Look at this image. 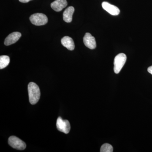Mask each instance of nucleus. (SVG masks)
Returning <instances> with one entry per match:
<instances>
[{"instance_id": "ddd939ff", "label": "nucleus", "mask_w": 152, "mask_h": 152, "mask_svg": "<svg viewBox=\"0 0 152 152\" xmlns=\"http://www.w3.org/2000/svg\"><path fill=\"white\" fill-rule=\"evenodd\" d=\"M113 148L110 144L105 143L101 147V152H113Z\"/></svg>"}, {"instance_id": "4468645a", "label": "nucleus", "mask_w": 152, "mask_h": 152, "mask_svg": "<svg viewBox=\"0 0 152 152\" xmlns=\"http://www.w3.org/2000/svg\"><path fill=\"white\" fill-rule=\"evenodd\" d=\"M20 2L23 3H26L30 1H32V0H19Z\"/></svg>"}, {"instance_id": "9b49d317", "label": "nucleus", "mask_w": 152, "mask_h": 152, "mask_svg": "<svg viewBox=\"0 0 152 152\" xmlns=\"http://www.w3.org/2000/svg\"><path fill=\"white\" fill-rule=\"evenodd\" d=\"M74 12H75V8L73 7H69L66 9L63 13L64 20L66 23H71L72 20V16Z\"/></svg>"}, {"instance_id": "6e6552de", "label": "nucleus", "mask_w": 152, "mask_h": 152, "mask_svg": "<svg viewBox=\"0 0 152 152\" xmlns=\"http://www.w3.org/2000/svg\"><path fill=\"white\" fill-rule=\"evenodd\" d=\"M21 34L19 32H14L11 33L6 38L4 44L6 46L10 45L18 40L21 37Z\"/></svg>"}, {"instance_id": "20e7f679", "label": "nucleus", "mask_w": 152, "mask_h": 152, "mask_svg": "<svg viewBox=\"0 0 152 152\" xmlns=\"http://www.w3.org/2000/svg\"><path fill=\"white\" fill-rule=\"evenodd\" d=\"M8 143L12 148L18 150H24L26 147V143L15 136L10 137L8 140Z\"/></svg>"}, {"instance_id": "f257e3e1", "label": "nucleus", "mask_w": 152, "mask_h": 152, "mask_svg": "<svg viewBox=\"0 0 152 152\" xmlns=\"http://www.w3.org/2000/svg\"><path fill=\"white\" fill-rule=\"evenodd\" d=\"M29 99L30 103L35 104L40 97L41 93L39 88L35 83L31 82L28 85Z\"/></svg>"}, {"instance_id": "9d476101", "label": "nucleus", "mask_w": 152, "mask_h": 152, "mask_svg": "<svg viewBox=\"0 0 152 152\" xmlns=\"http://www.w3.org/2000/svg\"><path fill=\"white\" fill-rule=\"evenodd\" d=\"M62 45L69 50H73L75 48V43L72 38L66 36L61 39Z\"/></svg>"}, {"instance_id": "2eb2a0df", "label": "nucleus", "mask_w": 152, "mask_h": 152, "mask_svg": "<svg viewBox=\"0 0 152 152\" xmlns=\"http://www.w3.org/2000/svg\"><path fill=\"white\" fill-rule=\"evenodd\" d=\"M148 71L149 73H150V74H151L152 75V66L148 68Z\"/></svg>"}, {"instance_id": "f03ea898", "label": "nucleus", "mask_w": 152, "mask_h": 152, "mask_svg": "<svg viewBox=\"0 0 152 152\" xmlns=\"http://www.w3.org/2000/svg\"><path fill=\"white\" fill-rule=\"evenodd\" d=\"M127 57L125 54L120 53L116 56L114 61V70L115 74L121 72L126 61Z\"/></svg>"}, {"instance_id": "423d86ee", "label": "nucleus", "mask_w": 152, "mask_h": 152, "mask_svg": "<svg viewBox=\"0 0 152 152\" xmlns=\"http://www.w3.org/2000/svg\"><path fill=\"white\" fill-rule=\"evenodd\" d=\"M83 42L87 48L91 50L96 48V39L89 33H86L83 38Z\"/></svg>"}, {"instance_id": "0eeeda50", "label": "nucleus", "mask_w": 152, "mask_h": 152, "mask_svg": "<svg viewBox=\"0 0 152 152\" xmlns=\"http://www.w3.org/2000/svg\"><path fill=\"white\" fill-rule=\"evenodd\" d=\"M102 7L105 10L112 15H118L120 13V10L118 8L107 2L102 3Z\"/></svg>"}, {"instance_id": "7ed1b4c3", "label": "nucleus", "mask_w": 152, "mask_h": 152, "mask_svg": "<svg viewBox=\"0 0 152 152\" xmlns=\"http://www.w3.org/2000/svg\"><path fill=\"white\" fill-rule=\"evenodd\" d=\"M30 20L33 25L37 26H43L48 22V17L42 13H36L31 15Z\"/></svg>"}, {"instance_id": "39448f33", "label": "nucleus", "mask_w": 152, "mask_h": 152, "mask_svg": "<svg viewBox=\"0 0 152 152\" xmlns=\"http://www.w3.org/2000/svg\"><path fill=\"white\" fill-rule=\"evenodd\" d=\"M56 126L58 130L66 134H68L70 131V124L69 121L63 120L60 117L57 119Z\"/></svg>"}, {"instance_id": "f8f14e48", "label": "nucleus", "mask_w": 152, "mask_h": 152, "mask_svg": "<svg viewBox=\"0 0 152 152\" xmlns=\"http://www.w3.org/2000/svg\"><path fill=\"white\" fill-rule=\"evenodd\" d=\"M10 58L8 56H0V69H4L10 64Z\"/></svg>"}, {"instance_id": "1a4fd4ad", "label": "nucleus", "mask_w": 152, "mask_h": 152, "mask_svg": "<svg viewBox=\"0 0 152 152\" xmlns=\"http://www.w3.org/2000/svg\"><path fill=\"white\" fill-rule=\"evenodd\" d=\"M67 6L66 0H56L51 4V7L56 12H60Z\"/></svg>"}]
</instances>
